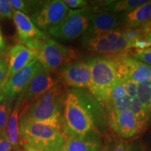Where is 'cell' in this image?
I'll use <instances>...</instances> for the list:
<instances>
[{
	"label": "cell",
	"instance_id": "6da1fadb",
	"mask_svg": "<svg viewBox=\"0 0 151 151\" xmlns=\"http://www.w3.org/2000/svg\"><path fill=\"white\" fill-rule=\"evenodd\" d=\"M108 116L104 106L86 89H69L64 99L61 122L65 139L84 138L99 134Z\"/></svg>",
	"mask_w": 151,
	"mask_h": 151
},
{
	"label": "cell",
	"instance_id": "7a4b0ae2",
	"mask_svg": "<svg viewBox=\"0 0 151 151\" xmlns=\"http://www.w3.org/2000/svg\"><path fill=\"white\" fill-rule=\"evenodd\" d=\"M20 139L22 146L42 151H58L65 142L62 128L30 120L21 116Z\"/></svg>",
	"mask_w": 151,
	"mask_h": 151
},
{
	"label": "cell",
	"instance_id": "3957f363",
	"mask_svg": "<svg viewBox=\"0 0 151 151\" xmlns=\"http://www.w3.org/2000/svg\"><path fill=\"white\" fill-rule=\"evenodd\" d=\"M87 62L91 72V86L88 91L104 106L108 92L121 82L116 62L113 55H104L94 57Z\"/></svg>",
	"mask_w": 151,
	"mask_h": 151
},
{
	"label": "cell",
	"instance_id": "277c9868",
	"mask_svg": "<svg viewBox=\"0 0 151 151\" xmlns=\"http://www.w3.org/2000/svg\"><path fill=\"white\" fill-rule=\"evenodd\" d=\"M94 7L71 10L61 22L47 32L55 39L61 41H73L88 32L90 27V17Z\"/></svg>",
	"mask_w": 151,
	"mask_h": 151
},
{
	"label": "cell",
	"instance_id": "5b68a950",
	"mask_svg": "<svg viewBox=\"0 0 151 151\" xmlns=\"http://www.w3.org/2000/svg\"><path fill=\"white\" fill-rule=\"evenodd\" d=\"M36 52L37 61L43 69L50 72L58 71L63 65L74 62L77 58L74 49L49 38L43 41Z\"/></svg>",
	"mask_w": 151,
	"mask_h": 151
},
{
	"label": "cell",
	"instance_id": "8992f818",
	"mask_svg": "<svg viewBox=\"0 0 151 151\" xmlns=\"http://www.w3.org/2000/svg\"><path fill=\"white\" fill-rule=\"evenodd\" d=\"M64 99L65 96L52 101L37 100L24 106L22 116L32 121L61 127Z\"/></svg>",
	"mask_w": 151,
	"mask_h": 151
},
{
	"label": "cell",
	"instance_id": "52a82bcc",
	"mask_svg": "<svg viewBox=\"0 0 151 151\" xmlns=\"http://www.w3.org/2000/svg\"><path fill=\"white\" fill-rule=\"evenodd\" d=\"M69 11L61 0L43 1L40 7L29 16L32 21L42 32H48L58 25Z\"/></svg>",
	"mask_w": 151,
	"mask_h": 151
},
{
	"label": "cell",
	"instance_id": "ba28073f",
	"mask_svg": "<svg viewBox=\"0 0 151 151\" xmlns=\"http://www.w3.org/2000/svg\"><path fill=\"white\" fill-rule=\"evenodd\" d=\"M42 68L37 59L34 60L21 71L13 76L0 88V97L14 103L23 93L29 83Z\"/></svg>",
	"mask_w": 151,
	"mask_h": 151
},
{
	"label": "cell",
	"instance_id": "9c48e42d",
	"mask_svg": "<svg viewBox=\"0 0 151 151\" xmlns=\"http://www.w3.org/2000/svg\"><path fill=\"white\" fill-rule=\"evenodd\" d=\"M113 56L121 81L129 80L138 85L151 83V66L127 55Z\"/></svg>",
	"mask_w": 151,
	"mask_h": 151
},
{
	"label": "cell",
	"instance_id": "30bf717a",
	"mask_svg": "<svg viewBox=\"0 0 151 151\" xmlns=\"http://www.w3.org/2000/svg\"><path fill=\"white\" fill-rule=\"evenodd\" d=\"M61 83L69 89H86L91 86V72L87 61H74L66 64L58 70Z\"/></svg>",
	"mask_w": 151,
	"mask_h": 151
},
{
	"label": "cell",
	"instance_id": "8fae6325",
	"mask_svg": "<svg viewBox=\"0 0 151 151\" xmlns=\"http://www.w3.org/2000/svg\"><path fill=\"white\" fill-rule=\"evenodd\" d=\"M12 19L20 44L27 48L37 51L43 41L48 39V35L39 29L27 15L14 10Z\"/></svg>",
	"mask_w": 151,
	"mask_h": 151
},
{
	"label": "cell",
	"instance_id": "7c38bea8",
	"mask_svg": "<svg viewBox=\"0 0 151 151\" xmlns=\"http://www.w3.org/2000/svg\"><path fill=\"white\" fill-rule=\"evenodd\" d=\"M82 43L85 48L90 51L107 55L124 54L133 48L132 42L124 33L122 37L117 41L109 40L104 34L84 35Z\"/></svg>",
	"mask_w": 151,
	"mask_h": 151
},
{
	"label": "cell",
	"instance_id": "4fadbf2b",
	"mask_svg": "<svg viewBox=\"0 0 151 151\" xmlns=\"http://www.w3.org/2000/svg\"><path fill=\"white\" fill-rule=\"evenodd\" d=\"M60 83L58 75L41 68L19 98L24 105L31 104Z\"/></svg>",
	"mask_w": 151,
	"mask_h": 151
},
{
	"label": "cell",
	"instance_id": "5bb4252c",
	"mask_svg": "<svg viewBox=\"0 0 151 151\" xmlns=\"http://www.w3.org/2000/svg\"><path fill=\"white\" fill-rule=\"evenodd\" d=\"M108 123L119 137L130 139L146 127L129 109L119 113H109Z\"/></svg>",
	"mask_w": 151,
	"mask_h": 151
},
{
	"label": "cell",
	"instance_id": "9a60e30c",
	"mask_svg": "<svg viewBox=\"0 0 151 151\" xmlns=\"http://www.w3.org/2000/svg\"><path fill=\"white\" fill-rule=\"evenodd\" d=\"M122 26V14L99 11L94 7V11L90 17L89 29L85 35H94L116 31Z\"/></svg>",
	"mask_w": 151,
	"mask_h": 151
},
{
	"label": "cell",
	"instance_id": "2e32d148",
	"mask_svg": "<svg viewBox=\"0 0 151 151\" xmlns=\"http://www.w3.org/2000/svg\"><path fill=\"white\" fill-rule=\"evenodd\" d=\"M36 58L37 52L23 45L16 44L11 47L8 52V68L3 85Z\"/></svg>",
	"mask_w": 151,
	"mask_h": 151
},
{
	"label": "cell",
	"instance_id": "e0dca14e",
	"mask_svg": "<svg viewBox=\"0 0 151 151\" xmlns=\"http://www.w3.org/2000/svg\"><path fill=\"white\" fill-rule=\"evenodd\" d=\"M25 106L22 103L20 98L16 99L6 127V134L13 147V151L22 150L20 139V119Z\"/></svg>",
	"mask_w": 151,
	"mask_h": 151
},
{
	"label": "cell",
	"instance_id": "ac0fdd59",
	"mask_svg": "<svg viewBox=\"0 0 151 151\" xmlns=\"http://www.w3.org/2000/svg\"><path fill=\"white\" fill-rule=\"evenodd\" d=\"M123 29L141 27L151 20V1H148L131 11L122 14Z\"/></svg>",
	"mask_w": 151,
	"mask_h": 151
},
{
	"label": "cell",
	"instance_id": "d6986e66",
	"mask_svg": "<svg viewBox=\"0 0 151 151\" xmlns=\"http://www.w3.org/2000/svg\"><path fill=\"white\" fill-rule=\"evenodd\" d=\"M102 143L99 134H94L84 138L65 139L58 151H101Z\"/></svg>",
	"mask_w": 151,
	"mask_h": 151
},
{
	"label": "cell",
	"instance_id": "ffe728a7",
	"mask_svg": "<svg viewBox=\"0 0 151 151\" xmlns=\"http://www.w3.org/2000/svg\"><path fill=\"white\" fill-rule=\"evenodd\" d=\"M148 0H117V1H102L96 2L95 8L97 10L116 14L128 13L146 3Z\"/></svg>",
	"mask_w": 151,
	"mask_h": 151
},
{
	"label": "cell",
	"instance_id": "44dd1931",
	"mask_svg": "<svg viewBox=\"0 0 151 151\" xmlns=\"http://www.w3.org/2000/svg\"><path fill=\"white\" fill-rule=\"evenodd\" d=\"M14 10L20 11L30 16L42 4L43 1H27V0H9Z\"/></svg>",
	"mask_w": 151,
	"mask_h": 151
},
{
	"label": "cell",
	"instance_id": "7402d4cb",
	"mask_svg": "<svg viewBox=\"0 0 151 151\" xmlns=\"http://www.w3.org/2000/svg\"><path fill=\"white\" fill-rule=\"evenodd\" d=\"M14 103L0 97V131H6L7 123L14 109Z\"/></svg>",
	"mask_w": 151,
	"mask_h": 151
},
{
	"label": "cell",
	"instance_id": "603a6c76",
	"mask_svg": "<svg viewBox=\"0 0 151 151\" xmlns=\"http://www.w3.org/2000/svg\"><path fill=\"white\" fill-rule=\"evenodd\" d=\"M137 97L151 116V83L139 85Z\"/></svg>",
	"mask_w": 151,
	"mask_h": 151
},
{
	"label": "cell",
	"instance_id": "cb8c5ba5",
	"mask_svg": "<svg viewBox=\"0 0 151 151\" xmlns=\"http://www.w3.org/2000/svg\"><path fill=\"white\" fill-rule=\"evenodd\" d=\"M129 110L134 115H135L146 126L150 121L151 116L144 109V107L141 104L139 100L137 99V97L131 99Z\"/></svg>",
	"mask_w": 151,
	"mask_h": 151
},
{
	"label": "cell",
	"instance_id": "d4e9b609",
	"mask_svg": "<svg viewBox=\"0 0 151 151\" xmlns=\"http://www.w3.org/2000/svg\"><path fill=\"white\" fill-rule=\"evenodd\" d=\"M131 99L132 98L129 96L126 95L121 99L109 104L106 107L109 111V113H119L123 112L129 109Z\"/></svg>",
	"mask_w": 151,
	"mask_h": 151
},
{
	"label": "cell",
	"instance_id": "484cf974",
	"mask_svg": "<svg viewBox=\"0 0 151 151\" xmlns=\"http://www.w3.org/2000/svg\"><path fill=\"white\" fill-rule=\"evenodd\" d=\"M126 95L127 94H126L123 83H122V81L119 82L116 86H113L110 90V91L108 92L104 103V106H106L109 104L121 99Z\"/></svg>",
	"mask_w": 151,
	"mask_h": 151
},
{
	"label": "cell",
	"instance_id": "4316f807",
	"mask_svg": "<svg viewBox=\"0 0 151 151\" xmlns=\"http://www.w3.org/2000/svg\"><path fill=\"white\" fill-rule=\"evenodd\" d=\"M132 57L151 66V46L143 49H135Z\"/></svg>",
	"mask_w": 151,
	"mask_h": 151
},
{
	"label": "cell",
	"instance_id": "83f0119b",
	"mask_svg": "<svg viewBox=\"0 0 151 151\" xmlns=\"http://www.w3.org/2000/svg\"><path fill=\"white\" fill-rule=\"evenodd\" d=\"M14 9L9 0H0V19L12 18Z\"/></svg>",
	"mask_w": 151,
	"mask_h": 151
},
{
	"label": "cell",
	"instance_id": "f1b7e54d",
	"mask_svg": "<svg viewBox=\"0 0 151 151\" xmlns=\"http://www.w3.org/2000/svg\"><path fill=\"white\" fill-rule=\"evenodd\" d=\"M8 68V53L0 55V88L4 83Z\"/></svg>",
	"mask_w": 151,
	"mask_h": 151
},
{
	"label": "cell",
	"instance_id": "f546056e",
	"mask_svg": "<svg viewBox=\"0 0 151 151\" xmlns=\"http://www.w3.org/2000/svg\"><path fill=\"white\" fill-rule=\"evenodd\" d=\"M122 82L123 83L124 90H125L126 92V94L131 98L137 97L138 86H139V85L129 80L124 81H122Z\"/></svg>",
	"mask_w": 151,
	"mask_h": 151
},
{
	"label": "cell",
	"instance_id": "4dcf8cb0",
	"mask_svg": "<svg viewBox=\"0 0 151 151\" xmlns=\"http://www.w3.org/2000/svg\"><path fill=\"white\" fill-rule=\"evenodd\" d=\"M63 2L71 10H77L89 6V3L85 0H63Z\"/></svg>",
	"mask_w": 151,
	"mask_h": 151
},
{
	"label": "cell",
	"instance_id": "1f68e13d",
	"mask_svg": "<svg viewBox=\"0 0 151 151\" xmlns=\"http://www.w3.org/2000/svg\"><path fill=\"white\" fill-rule=\"evenodd\" d=\"M9 51V49L6 45V42L4 37L2 31L0 27V55L7 54Z\"/></svg>",
	"mask_w": 151,
	"mask_h": 151
},
{
	"label": "cell",
	"instance_id": "d6a6232c",
	"mask_svg": "<svg viewBox=\"0 0 151 151\" xmlns=\"http://www.w3.org/2000/svg\"><path fill=\"white\" fill-rule=\"evenodd\" d=\"M0 151H13V147L7 137L0 142Z\"/></svg>",
	"mask_w": 151,
	"mask_h": 151
},
{
	"label": "cell",
	"instance_id": "836d02e7",
	"mask_svg": "<svg viewBox=\"0 0 151 151\" xmlns=\"http://www.w3.org/2000/svg\"><path fill=\"white\" fill-rule=\"evenodd\" d=\"M126 148H127V147H126L123 141H120L116 143L113 151H126Z\"/></svg>",
	"mask_w": 151,
	"mask_h": 151
},
{
	"label": "cell",
	"instance_id": "e575fe53",
	"mask_svg": "<svg viewBox=\"0 0 151 151\" xmlns=\"http://www.w3.org/2000/svg\"><path fill=\"white\" fill-rule=\"evenodd\" d=\"M143 29L144 30V32L146 34L147 37H148V35L151 32V20L149 22H148L146 25L143 26Z\"/></svg>",
	"mask_w": 151,
	"mask_h": 151
},
{
	"label": "cell",
	"instance_id": "d590c367",
	"mask_svg": "<svg viewBox=\"0 0 151 151\" xmlns=\"http://www.w3.org/2000/svg\"><path fill=\"white\" fill-rule=\"evenodd\" d=\"M22 151H42L40 150H37V149L33 148L32 147L27 146H22Z\"/></svg>",
	"mask_w": 151,
	"mask_h": 151
},
{
	"label": "cell",
	"instance_id": "8d00e7d4",
	"mask_svg": "<svg viewBox=\"0 0 151 151\" xmlns=\"http://www.w3.org/2000/svg\"><path fill=\"white\" fill-rule=\"evenodd\" d=\"M126 151H141V149L136 146H127Z\"/></svg>",
	"mask_w": 151,
	"mask_h": 151
},
{
	"label": "cell",
	"instance_id": "74e56055",
	"mask_svg": "<svg viewBox=\"0 0 151 151\" xmlns=\"http://www.w3.org/2000/svg\"><path fill=\"white\" fill-rule=\"evenodd\" d=\"M6 137V131H4V132L0 131V142H1V141L2 140H4V139Z\"/></svg>",
	"mask_w": 151,
	"mask_h": 151
},
{
	"label": "cell",
	"instance_id": "f35d334b",
	"mask_svg": "<svg viewBox=\"0 0 151 151\" xmlns=\"http://www.w3.org/2000/svg\"><path fill=\"white\" fill-rule=\"evenodd\" d=\"M150 138L151 139V130H150Z\"/></svg>",
	"mask_w": 151,
	"mask_h": 151
}]
</instances>
